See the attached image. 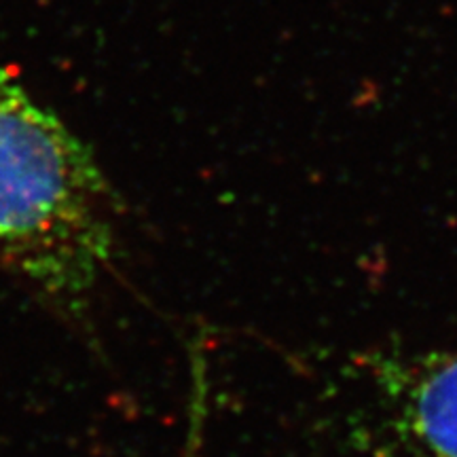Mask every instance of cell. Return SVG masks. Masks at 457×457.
<instances>
[{"mask_svg": "<svg viewBox=\"0 0 457 457\" xmlns=\"http://www.w3.org/2000/svg\"><path fill=\"white\" fill-rule=\"evenodd\" d=\"M114 253V199L89 148L0 74V270L81 312Z\"/></svg>", "mask_w": 457, "mask_h": 457, "instance_id": "cell-1", "label": "cell"}, {"mask_svg": "<svg viewBox=\"0 0 457 457\" xmlns=\"http://www.w3.org/2000/svg\"><path fill=\"white\" fill-rule=\"evenodd\" d=\"M205 415H208V358L204 350H191V398H188V430L182 457H202Z\"/></svg>", "mask_w": 457, "mask_h": 457, "instance_id": "cell-3", "label": "cell"}, {"mask_svg": "<svg viewBox=\"0 0 457 457\" xmlns=\"http://www.w3.org/2000/svg\"><path fill=\"white\" fill-rule=\"evenodd\" d=\"M347 430L369 457H457V350L375 352L350 370Z\"/></svg>", "mask_w": 457, "mask_h": 457, "instance_id": "cell-2", "label": "cell"}]
</instances>
